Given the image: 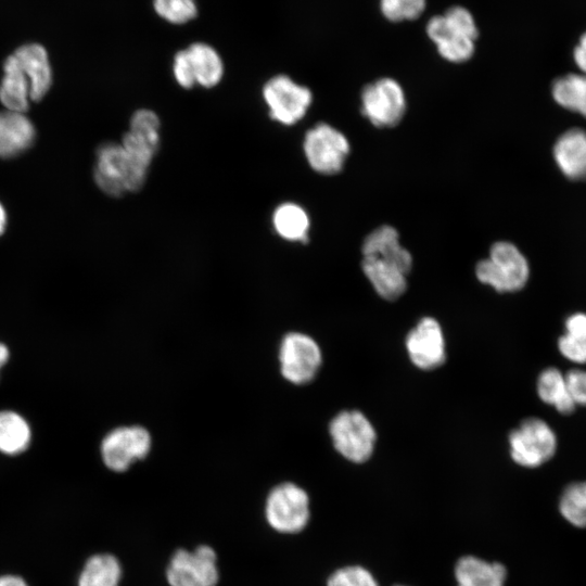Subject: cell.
Returning a JSON list of instances; mask_svg holds the SVG:
<instances>
[{
    "instance_id": "obj_3",
    "label": "cell",
    "mask_w": 586,
    "mask_h": 586,
    "mask_svg": "<svg viewBox=\"0 0 586 586\" xmlns=\"http://www.w3.org/2000/svg\"><path fill=\"white\" fill-rule=\"evenodd\" d=\"M512 460L525 468H538L548 462L557 453L558 436L544 419L530 417L521 421L509 436Z\"/></svg>"
},
{
    "instance_id": "obj_1",
    "label": "cell",
    "mask_w": 586,
    "mask_h": 586,
    "mask_svg": "<svg viewBox=\"0 0 586 586\" xmlns=\"http://www.w3.org/2000/svg\"><path fill=\"white\" fill-rule=\"evenodd\" d=\"M480 282L500 293L522 290L530 278V265L524 254L511 242L498 241L491 246L487 258L475 266Z\"/></svg>"
},
{
    "instance_id": "obj_4",
    "label": "cell",
    "mask_w": 586,
    "mask_h": 586,
    "mask_svg": "<svg viewBox=\"0 0 586 586\" xmlns=\"http://www.w3.org/2000/svg\"><path fill=\"white\" fill-rule=\"evenodd\" d=\"M329 432L335 449L352 462H365L373 453L375 430L358 410L337 413L330 422Z\"/></svg>"
},
{
    "instance_id": "obj_20",
    "label": "cell",
    "mask_w": 586,
    "mask_h": 586,
    "mask_svg": "<svg viewBox=\"0 0 586 586\" xmlns=\"http://www.w3.org/2000/svg\"><path fill=\"white\" fill-rule=\"evenodd\" d=\"M455 575L458 586H504L507 572L498 562L466 556L457 562Z\"/></svg>"
},
{
    "instance_id": "obj_13",
    "label": "cell",
    "mask_w": 586,
    "mask_h": 586,
    "mask_svg": "<svg viewBox=\"0 0 586 586\" xmlns=\"http://www.w3.org/2000/svg\"><path fill=\"white\" fill-rule=\"evenodd\" d=\"M426 33L440 55L449 62H466L474 53L476 39L455 26L444 14L430 18Z\"/></svg>"
},
{
    "instance_id": "obj_33",
    "label": "cell",
    "mask_w": 586,
    "mask_h": 586,
    "mask_svg": "<svg viewBox=\"0 0 586 586\" xmlns=\"http://www.w3.org/2000/svg\"><path fill=\"white\" fill-rule=\"evenodd\" d=\"M174 76L177 82L186 89H190L195 85V79L192 74L187 50L178 51L174 56L173 65Z\"/></svg>"
},
{
    "instance_id": "obj_18",
    "label": "cell",
    "mask_w": 586,
    "mask_h": 586,
    "mask_svg": "<svg viewBox=\"0 0 586 586\" xmlns=\"http://www.w3.org/2000/svg\"><path fill=\"white\" fill-rule=\"evenodd\" d=\"M361 268L381 297L394 301L405 293L407 275L396 266L377 257L362 256Z\"/></svg>"
},
{
    "instance_id": "obj_29",
    "label": "cell",
    "mask_w": 586,
    "mask_h": 586,
    "mask_svg": "<svg viewBox=\"0 0 586 586\" xmlns=\"http://www.w3.org/2000/svg\"><path fill=\"white\" fill-rule=\"evenodd\" d=\"M158 16L171 24H184L198 15L194 0H153Z\"/></svg>"
},
{
    "instance_id": "obj_10",
    "label": "cell",
    "mask_w": 586,
    "mask_h": 586,
    "mask_svg": "<svg viewBox=\"0 0 586 586\" xmlns=\"http://www.w3.org/2000/svg\"><path fill=\"white\" fill-rule=\"evenodd\" d=\"M170 586H216L218 582L217 557L209 546L193 551L177 550L166 571Z\"/></svg>"
},
{
    "instance_id": "obj_23",
    "label": "cell",
    "mask_w": 586,
    "mask_h": 586,
    "mask_svg": "<svg viewBox=\"0 0 586 586\" xmlns=\"http://www.w3.org/2000/svg\"><path fill=\"white\" fill-rule=\"evenodd\" d=\"M563 328L557 340L558 352L570 362L586 365V313H572L564 319Z\"/></svg>"
},
{
    "instance_id": "obj_16",
    "label": "cell",
    "mask_w": 586,
    "mask_h": 586,
    "mask_svg": "<svg viewBox=\"0 0 586 586\" xmlns=\"http://www.w3.org/2000/svg\"><path fill=\"white\" fill-rule=\"evenodd\" d=\"M555 162L571 180L586 179V131L572 128L563 132L553 145Z\"/></svg>"
},
{
    "instance_id": "obj_19",
    "label": "cell",
    "mask_w": 586,
    "mask_h": 586,
    "mask_svg": "<svg viewBox=\"0 0 586 586\" xmlns=\"http://www.w3.org/2000/svg\"><path fill=\"white\" fill-rule=\"evenodd\" d=\"M3 77L0 84V102L14 112L25 113L29 106L30 87L26 75L13 54L3 64Z\"/></svg>"
},
{
    "instance_id": "obj_32",
    "label": "cell",
    "mask_w": 586,
    "mask_h": 586,
    "mask_svg": "<svg viewBox=\"0 0 586 586\" xmlns=\"http://www.w3.org/2000/svg\"><path fill=\"white\" fill-rule=\"evenodd\" d=\"M565 374L568 392L575 405L586 407V370L572 368Z\"/></svg>"
},
{
    "instance_id": "obj_15",
    "label": "cell",
    "mask_w": 586,
    "mask_h": 586,
    "mask_svg": "<svg viewBox=\"0 0 586 586\" xmlns=\"http://www.w3.org/2000/svg\"><path fill=\"white\" fill-rule=\"evenodd\" d=\"M13 55L28 79L30 100H41L52 84V69L46 49L38 43H28L17 48Z\"/></svg>"
},
{
    "instance_id": "obj_5",
    "label": "cell",
    "mask_w": 586,
    "mask_h": 586,
    "mask_svg": "<svg viewBox=\"0 0 586 586\" xmlns=\"http://www.w3.org/2000/svg\"><path fill=\"white\" fill-rule=\"evenodd\" d=\"M406 110L404 89L393 78L377 79L366 85L361 91V114L375 127H395L403 119Z\"/></svg>"
},
{
    "instance_id": "obj_36",
    "label": "cell",
    "mask_w": 586,
    "mask_h": 586,
    "mask_svg": "<svg viewBox=\"0 0 586 586\" xmlns=\"http://www.w3.org/2000/svg\"><path fill=\"white\" fill-rule=\"evenodd\" d=\"M10 358V351L8 346L0 342V370L8 362Z\"/></svg>"
},
{
    "instance_id": "obj_24",
    "label": "cell",
    "mask_w": 586,
    "mask_h": 586,
    "mask_svg": "<svg viewBox=\"0 0 586 586\" xmlns=\"http://www.w3.org/2000/svg\"><path fill=\"white\" fill-rule=\"evenodd\" d=\"M31 442L28 421L13 410H0V453L17 456L26 451Z\"/></svg>"
},
{
    "instance_id": "obj_28",
    "label": "cell",
    "mask_w": 586,
    "mask_h": 586,
    "mask_svg": "<svg viewBox=\"0 0 586 586\" xmlns=\"http://www.w3.org/2000/svg\"><path fill=\"white\" fill-rule=\"evenodd\" d=\"M561 515L572 525L586 527V481L568 485L559 500Z\"/></svg>"
},
{
    "instance_id": "obj_14",
    "label": "cell",
    "mask_w": 586,
    "mask_h": 586,
    "mask_svg": "<svg viewBox=\"0 0 586 586\" xmlns=\"http://www.w3.org/2000/svg\"><path fill=\"white\" fill-rule=\"evenodd\" d=\"M362 256H371L387 262L406 275L412 267V256L399 242L398 231L382 225L366 235L361 245Z\"/></svg>"
},
{
    "instance_id": "obj_26",
    "label": "cell",
    "mask_w": 586,
    "mask_h": 586,
    "mask_svg": "<svg viewBox=\"0 0 586 586\" xmlns=\"http://www.w3.org/2000/svg\"><path fill=\"white\" fill-rule=\"evenodd\" d=\"M278 234L289 241H308L309 218L305 209L295 203L279 205L272 216Z\"/></svg>"
},
{
    "instance_id": "obj_7",
    "label": "cell",
    "mask_w": 586,
    "mask_h": 586,
    "mask_svg": "<svg viewBox=\"0 0 586 586\" xmlns=\"http://www.w3.org/2000/svg\"><path fill=\"white\" fill-rule=\"evenodd\" d=\"M265 514L269 525L280 533H297L309 520V498L294 483H282L268 495Z\"/></svg>"
},
{
    "instance_id": "obj_34",
    "label": "cell",
    "mask_w": 586,
    "mask_h": 586,
    "mask_svg": "<svg viewBox=\"0 0 586 586\" xmlns=\"http://www.w3.org/2000/svg\"><path fill=\"white\" fill-rule=\"evenodd\" d=\"M573 59L582 74L586 75V31L581 36L573 51Z\"/></svg>"
},
{
    "instance_id": "obj_27",
    "label": "cell",
    "mask_w": 586,
    "mask_h": 586,
    "mask_svg": "<svg viewBox=\"0 0 586 586\" xmlns=\"http://www.w3.org/2000/svg\"><path fill=\"white\" fill-rule=\"evenodd\" d=\"M553 100L562 107L586 118V75L566 74L557 78L551 87Z\"/></svg>"
},
{
    "instance_id": "obj_2",
    "label": "cell",
    "mask_w": 586,
    "mask_h": 586,
    "mask_svg": "<svg viewBox=\"0 0 586 586\" xmlns=\"http://www.w3.org/2000/svg\"><path fill=\"white\" fill-rule=\"evenodd\" d=\"M148 168L136 163L118 143H104L97 151L94 181L110 196L140 190Z\"/></svg>"
},
{
    "instance_id": "obj_12",
    "label": "cell",
    "mask_w": 586,
    "mask_h": 586,
    "mask_svg": "<svg viewBox=\"0 0 586 586\" xmlns=\"http://www.w3.org/2000/svg\"><path fill=\"white\" fill-rule=\"evenodd\" d=\"M406 348L412 364L431 370L445 361V340L440 323L432 317L422 318L406 337Z\"/></svg>"
},
{
    "instance_id": "obj_8",
    "label": "cell",
    "mask_w": 586,
    "mask_h": 586,
    "mask_svg": "<svg viewBox=\"0 0 586 586\" xmlns=\"http://www.w3.org/2000/svg\"><path fill=\"white\" fill-rule=\"evenodd\" d=\"M263 97L269 107V116L285 126L301 120L313 102L311 91L286 75L270 78L263 88Z\"/></svg>"
},
{
    "instance_id": "obj_31",
    "label": "cell",
    "mask_w": 586,
    "mask_h": 586,
    "mask_svg": "<svg viewBox=\"0 0 586 586\" xmlns=\"http://www.w3.org/2000/svg\"><path fill=\"white\" fill-rule=\"evenodd\" d=\"M328 586H378V584L369 571L355 565L335 571L329 577Z\"/></svg>"
},
{
    "instance_id": "obj_25",
    "label": "cell",
    "mask_w": 586,
    "mask_h": 586,
    "mask_svg": "<svg viewBox=\"0 0 586 586\" xmlns=\"http://www.w3.org/2000/svg\"><path fill=\"white\" fill-rule=\"evenodd\" d=\"M120 577L118 560L110 553H98L86 561L77 586H118Z\"/></svg>"
},
{
    "instance_id": "obj_22",
    "label": "cell",
    "mask_w": 586,
    "mask_h": 586,
    "mask_svg": "<svg viewBox=\"0 0 586 586\" xmlns=\"http://www.w3.org/2000/svg\"><path fill=\"white\" fill-rule=\"evenodd\" d=\"M195 84L212 88L224 75V63L218 52L209 44L194 42L187 49Z\"/></svg>"
},
{
    "instance_id": "obj_6",
    "label": "cell",
    "mask_w": 586,
    "mask_h": 586,
    "mask_svg": "<svg viewBox=\"0 0 586 586\" xmlns=\"http://www.w3.org/2000/svg\"><path fill=\"white\" fill-rule=\"evenodd\" d=\"M303 149L309 166L321 175L340 173L351 151L345 135L326 123L315 125L305 133Z\"/></svg>"
},
{
    "instance_id": "obj_11",
    "label": "cell",
    "mask_w": 586,
    "mask_h": 586,
    "mask_svg": "<svg viewBox=\"0 0 586 586\" xmlns=\"http://www.w3.org/2000/svg\"><path fill=\"white\" fill-rule=\"evenodd\" d=\"M150 448V433L139 425L112 430L104 436L100 446L104 464L115 472L126 471L135 461L143 459Z\"/></svg>"
},
{
    "instance_id": "obj_35",
    "label": "cell",
    "mask_w": 586,
    "mask_h": 586,
    "mask_svg": "<svg viewBox=\"0 0 586 586\" xmlns=\"http://www.w3.org/2000/svg\"><path fill=\"white\" fill-rule=\"evenodd\" d=\"M0 586H29L27 582L14 574L0 575Z\"/></svg>"
},
{
    "instance_id": "obj_21",
    "label": "cell",
    "mask_w": 586,
    "mask_h": 586,
    "mask_svg": "<svg viewBox=\"0 0 586 586\" xmlns=\"http://www.w3.org/2000/svg\"><path fill=\"white\" fill-rule=\"evenodd\" d=\"M536 392L544 404L551 406L562 416L571 415L577 408L568 392L565 374L557 367H547L540 371Z\"/></svg>"
},
{
    "instance_id": "obj_9",
    "label": "cell",
    "mask_w": 586,
    "mask_h": 586,
    "mask_svg": "<svg viewBox=\"0 0 586 586\" xmlns=\"http://www.w3.org/2000/svg\"><path fill=\"white\" fill-rule=\"evenodd\" d=\"M280 370L284 379L294 384H305L317 374L321 361V351L316 341L307 334H286L280 345Z\"/></svg>"
},
{
    "instance_id": "obj_17",
    "label": "cell",
    "mask_w": 586,
    "mask_h": 586,
    "mask_svg": "<svg viewBox=\"0 0 586 586\" xmlns=\"http://www.w3.org/2000/svg\"><path fill=\"white\" fill-rule=\"evenodd\" d=\"M35 138V126L25 113L0 111V157L18 156L33 145Z\"/></svg>"
},
{
    "instance_id": "obj_37",
    "label": "cell",
    "mask_w": 586,
    "mask_h": 586,
    "mask_svg": "<svg viewBox=\"0 0 586 586\" xmlns=\"http://www.w3.org/2000/svg\"><path fill=\"white\" fill-rule=\"evenodd\" d=\"M7 221H8V216H7L5 208H4L3 205L0 203V235H1V234L4 232V230H5Z\"/></svg>"
},
{
    "instance_id": "obj_30",
    "label": "cell",
    "mask_w": 586,
    "mask_h": 586,
    "mask_svg": "<svg viewBox=\"0 0 586 586\" xmlns=\"http://www.w3.org/2000/svg\"><path fill=\"white\" fill-rule=\"evenodd\" d=\"M426 0H381L383 15L393 22L417 18L424 10Z\"/></svg>"
}]
</instances>
